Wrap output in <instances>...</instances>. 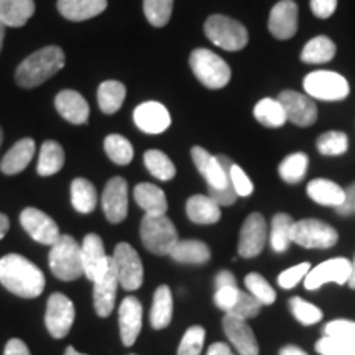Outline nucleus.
Wrapping results in <instances>:
<instances>
[{
    "instance_id": "45",
    "label": "nucleus",
    "mask_w": 355,
    "mask_h": 355,
    "mask_svg": "<svg viewBox=\"0 0 355 355\" xmlns=\"http://www.w3.org/2000/svg\"><path fill=\"white\" fill-rule=\"evenodd\" d=\"M204 339H206V331L202 326H191L184 332L181 339L180 347H178V355H199L202 350Z\"/></svg>"
},
{
    "instance_id": "27",
    "label": "nucleus",
    "mask_w": 355,
    "mask_h": 355,
    "mask_svg": "<svg viewBox=\"0 0 355 355\" xmlns=\"http://www.w3.org/2000/svg\"><path fill=\"white\" fill-rule=\"evenodd\" d=\"M133 198L145 214L150 216H163L166 214L168 202L166 196L162 188L152 183H140L133 189Z\"/></svg>"
},
{
    "instance_id": "9",
    "label": "nucleus",
    "mask_w": 355,
    "mask_h": 355,
    "mask_svg": "<svg viewBox=\"0 0 355 355\" xmlns=\"http://www.w3.org/2000/svg\"><path fill=\"white\" fill-rule=\"evenodd\" d=\"M339 235L337 230L326 222L318 219L295 220L291 232V242L304 248H331L334 247Z\"/></svg>"
},
{
    "instance_id": "18",
    "label": "nucleus",
    "mask_w": 355,
    "mask_h": 355,
    "mask_svg": "<svg viewBox=\"0 0 355 355\" xmlns=\"http://www.w3.org/2000/svg\"><path fill=\"white\" fill-rule=\"evenodd\" d=\"M92 283H94V308H96L97 316L109 318L115 308L117 288L121 286L114 259L110 260L107 272Z\"/></svg>"
},
{
    "instance_id": "26",
    "label": "nucleus",
    "mask_w": 355,
    "mask_h": 355,
    "mask_svg": "<svg viewBox=\"0 0 355 355\" xmlns=\"http://www.w3.org/2000/svg\"><path fill=\"white\" fill-rule=\"evenodd\" d=\"M186 214L194 224H216L220 219V206L211 196L194 194L186 202Z\"/></svg>"
},
{
    "instance_id": "14",
    "label": "nucleus",
    "mask_w": 355,
    "mask_h": 355,
    "mask_svg": "<svg viewBox=\"0 0 355 355\" xmlns=\"http://www.w3.org/2000/svg\"><path fill=\"white\" fill-rule=\"evenodd\" d=\"M279 104L286 114V121L298 127H309L316 122L318 107L313 97L301 94L296 91H283L278 96Z\"/></svg>"
},
{
    "instance_id": "53",
    "label": "nucleus",
    "mask_w": 355,
    "mask_h": 355,
    "mask_svg": "<svg viewBox=\"0 0 355 355\" xmlns=\"http://www.w3.org/2000/svg\"><path fill=\"white\" fill-rule=\"evenodd\" d=\"M345 191V199L339 207H336V212L339 216H352L355 214V183H352Z\"/></svg>"
},
{
    "instance_id": "19",
    "label": "nucleus",
    "mask_w": 355,
    "mask_h": 355,
    "mask_svg": "<svg viewBox=\"0 0 355 355\" xmlns=\"http://www.w3.org/2000/svg\"><path fill=\"white\" fill-rule=\"evenodd\" d=\"M133 122L141 132L150 133V135H158V133H163L171 125V115L165 105L150 101L144 102L133 110Z\"/></svg>"
},
{
    "instance_id": "59",
    "label": "nucleus",
    "mask_w": 355,
    "mask_h": 355,
    "mask_svg": "<svg viewBox=\"0 0 355 355\" xmlns=\"http://www.w3.org/2000/svg\"><path fill=\"white\" fill-rule=\"evenodd\" d=\"M6 28L7 26L0 21V51H2V46H3V38H6Z\"/></svg>"
},
{
    "instance_id": "11",
    "label": "nucleus",
    "mask_w": 355,
    "mask_h": 355,
    "mask_svg": "<svg viewBox=\"0 0 355 355\" xmlns=\"http://www.w3.org/2000/svg\"><path fill=\"white\" fill-rule=\"evenodd\" d=\"M74 316H76V311H74L73 301L63 293H53L48 300L46 314H44L48 332L55 339H64L73 327Z\"/></svg>"
},
{
    "instance_id": "25",
    "label": "nucleus",
    "mask_w": 355,
    "mask_h": 355,
    "mask_svg": "<svg viewBox=\"0 0 355 355\" xmlns=\"http://www.w3.org/2000/svg\"><path fill=\"white\" fill-rule=\"evenodd\" d=\"M35 141L32 139H21L12 146L0 162V170L3 175H19L30 165L35 157Z\"/></svg>"
},
{
    "instance_id": "30",
    "label": "nucleus",
    "mask_w": 355,
    "mask_h": 355,
    "mask_svg": "<svg viewBox=\"0 0 355 355\" xmlns=\"http://www.w3.org/2000/svg\"><path fill=\"white\" fill-rule=\"evenodd\" d=\"M308 196L321 206L339 207L345 199V191L331 180H313L308 184Z\"/></svg>"
},
{
    "instance_id": "7",
    "label": "nucleus",
    "mask_w": 355,
    "mask_h": 355,
    "mask_svg": "<svg viewBox=\"0 0 355 355\" xmlns=\"http://www.w3.org/2000/svg\"><path fill=\"white\" fill-rule=\"evenodd\" d=\"M204 32L216 46L225 51H239L248 43L245 26L225 15H211L204 24Z\"/></svg>"
},
{
    "instance_id": "37",
    "label": "nucleus",
    "mask_w": 355,
    "mask_h": 355,
    "mask_svg": "<svg viewBox=\"0 0 355 355\" xmlns=\"http://www.w3.org/2000/svg\"><path fill=\"white\" fill-rule=\"evenodd\" d=\"M293 225H295V220L291 216L283 214V212L273 216L272 229H270V243L277 254H282L290 247Z\"/></svg>"
},
{
    "instance_id": "36",
    "label": "nucleus",
    "mask_w": 355,
    "mask_h": 355,
    "mask_svg": "<svg viewBox=\"0 0 355 355\" xmlns=\"http://www.w3.org/2000/svg\"><path fill=\"white\" fill-rule=\"evenodd\" d=\"M254 115L261 125L270 127V128L283 127L288 122L285 109H283V105L279 104V101L270 99V97L259 101V104H257L254 109Z\"/></svg>"
},
{
    "instance_id": "40",
    "label": "nucleus",
    "mask_w": 355,
    "mask_h": 355,
    "mask_svg": "<svg viewBox=\"0 0 355 355\" xmlns=\"http://www.w3.org/2000/svg\"><path fill=\"white\" fill-rule=\"evenodd\" d=\"M104 148L107 157L117 165L125 166L133 159V146L125 137L112 133L104 140Z\"/></svg>"
},
{
    "instance_id": "56",
    "label": "nucleus",
    "mask_w": 355,
    "mask_h": 355,
    "mask_svg": "<svg viewBox=\"0 0 355 355\" xmlns=\"http://www.w3.org/2000/svg\"><path fill=\"white\" fill-rule=\"evenodd\" d=\"M207 355H234V352L230 350L227 344L216 343V344L211 345L209 350H207Z\"/></svg>"
},
{
    "instance_id": "39",
    "label": "nucleus",
    "mask_w": 355,
    "mask_h": 355,
    "mask_svg": "<svg viewBox=\"0 0 355 355\" xmlns=\"http://www.w3.org/2000/svg\"><path fill=\"white\" fill-rule=\"evenodd\" d=\"M144 163L150 175L157 178L159 181H170L176 175V166L171 162L170 157L159 150H148L144 155Z\"/></svg>"
},
{
    "instance_id": "33",
    "label": "nucleus",
    "mask_w": 355,
    "mask_h": 355,
    "mask_svg": "<svg viewBox=\"0 0 355 355\" xmlns=\"http://www.w3.org/2000/svg\"><path fill=\"white\" fill-rule=\"evenodd\" d=\"M64 166V150L58 141L48 140L42 145L37 171L40 176L56 175Z\"/></svg>"
},
{
    "instance_id": "29",
    "label": "nucleus",
    "mask_w": 355,
    "mask_h": 355,
    "mask_svg": "<svg viewBox=\"0 0 355 355\" xmlns=\"http://www.w3.org/2000/svg\"><path fill=\"white\" fill-rule=\"evenodd\" d=\"M173 319V295L166 285L157 288L153 295L152 309H150V324L153 329H165Z\"/></svg>"
},
{
    "instance_id": "3",
    "label": "nucleus",
    "mask_w": 355,
    "mask_h": 355,
    "mask_svg": "<svg viewBox=\"0 0 355 355\" xmlns=\"http://www.w3.org/2000/svg\"><path fill=\"white\" fill-rule=\"evenodd\" d=\"M64 63V51L60 46H44L21 61L15 71V81L20 87H37L63 69Z\"/></svg>"
},
{
    "instance_id": "22",
    "label": "nucleus",
    "mask_w": 355,
    "mask_h": 355,
    "mask_svg": "<svg viewBox=\"0 0 355 355\" xmlns=\"http://www.w3.org/2000/svg\"><path fill=\"white\" fill-rule=\"evenodd\" d=\"M222 326H224L227 339L237 349L239 355H259V343H257L254 331L247 321L225 314Z\"/></svg>"
},
{
    "instance_id": "54",
    "label": "nucleus",
    "mask_w": 355,
    "mask_h": 355,
    "mask_svg": "<svg viewBox=\"0 0 355 355\" xmlns=\"http://www.w3.org/2000/svg\"><path fill=\"white\" fill-rule=\"evenodd\" d=\"M3 355H30V350L26 347V344L20 339H10L6 344L3 349Z\"/></svg>"
},
{
    "instance_id": "10",
    "label": "nucleus",
    "mask_w": 355,
    "mask_h": 355,
    "mask_svg": "<svg viewBox=\"0 0 355 355\" xmlns=\"http://www.w3.org/2000/svg\"><path fill=\"white\" fill-rule=\"evenodd\" d=\"M114 263L117 268L119 283L123 290L135 291L144 283V263L130 243H119L114 250Z\"/></svg>"
},
{
    "instance_id": "44",
    "label": "nucleus",
    "mask_w": 355,
    "mask_h": 355,
    "mask_svg": "<svg viewBox=\"0 0 355 355\" xmlns=\"http://www.w3.org/2000/svg\"><path fill=\"white\" fill-rule=\"evenodd\" d=\"M290 309L295 314V318L301 324H304V326H313V324H316L322 319V311L318 306L311 304L303 298H298V296L290 300Z\"/></svg>"
},
{
    "instance_id": "63",
    "label": "nucleus",
    "mask_w": 355,
    "mask_h": 355,
    "mask_svg": "<svg viewBox=\"0 0 355 355\" xmlns=\"http://www.w3.org/2000/svg\"><path fill=\"white\" fill-rule=\"evenodd\" d=\"M132 355H133V354H132Z\"/></svg>"
},
{
    "instance_id": "57",
    "label": "nucleus",
    "mask_w": 355,
    "mask_h": 355,
    "mask_svg": "<svg viewBox=\"0 0 355 355\" xmlns=\"http://www.w3.org/2000/svg\"><path fill=\"white\" fill-rule=\"evenodd\" d=\"M279 355H308L303 349L296 347V345H286L279 350Z\"/></svg>"
},
{
    "instance_id": "23",
    "label": "nucleus",
    "mask_w": 355,
    "mask_h": 355,
    "mask_svg": "<svg viewBox=\"0 0 355 355\" xmlns=\"http://www.w3.org/2000/svg\"><path fill=\"white\" fill-rule=\"evenodd\" d=\"M56 110L61 117L74 125H83L89 121V104L78 91H61L55 97Z\"/></svg>"
},
{
    "instance_id": "17",
    "label": "nucleus",
    "mask_w": 355,
    "mask_h": 355,
    "mask_svg": "<svg viewBox=\"0 0 355 355\" xmlns=\"http://www.w3.org/2000/svg\"><path fill=\"white\" fill-rule=\"evenodd\" d=\"M266 237V220L265 217L254 212L250 214L243 222L242 230H241V241H239V255L243 259H254V257L260 255V252L263 250Z\"/></svg>"
},
{
    "instance_id": "2",
    "label": "nucleus",
    "mask_w": 355,
    "mask_h": 355,
    "mask_svg": "<svg viewBox=\"0 0 355 355\" xmlns=\"http://www.w3.org/2000/svg\"><path fill=\"white\" fill-rule=\"evenodd\" d=\"M0 283L20 298H37L44 290V275L25 257L8 254L0 259Z\"/></svg>"
},
{
    "instance_id": "6",
    "label": "nucleus",
    "mask_w": 355,
    "mask_h": 355,
    "mask_svg": "<svg viewBox=\"0 0 355 355\" xmlns=\"http://www.w3.org/2000/svg\"><path fill=\"white\" fill-rule=\"evenodd\" d=\"M189 66L199 83L209 89H222L227 86L230 76H232L229 64L220 56L206 48H198L191 53Z\"/></svg>"
},
{
    "instance_id": "42",
    "label": "nucleus",
    "mask_w": 355,
    "mask_h": 355,
    "mask_svg": "<svg viewBox=\"0 0 355 355\" xmlns=\"http://www.w3.org/2000/svg\"><path fill=\"white\" fill-rule=\"evenodd\" d=\"M144 12L150 25L162 28L171 19L173 0H144Z\"/></svg>"
},
{
    "instance_id": "31",
    "label": "nucleus",
    "mask_w": 355,
    "mask_h": 355,
    "mask_svg": "<svg viewBox=\"0 0 355 355\" xmlns=\"http://www.w3.org/2000/svg\"><path fill=\"white\" fill-rule=\"evenodd\" d=\"M170 257L180 263L202 265L211 259V250L201 241H178Z\"/></svg>"
},
{
    "instance_id": "50",
    "label": "nucleus",
    "mask_w": 355,
    "mask_h": 355,
    "mask_svg": "<svg viewBox=\"0 0 355 355\" xmlns=\"http://www.w3.org/2000/svg\"><path fill=\"white\" fill-rule=\"evenodd\" d=\"M230 183H232L237 196H250L254 193V183L252 180L245 175V171L242 170L239 165H230Z\"/></svg>"
},
{
    "instance_id": "60",
    "label": "nucleus",
    "mask_w": 355,
    "mask_h": 355,
    "mask_svg": "<svg viewBox=\"0 0 355 355\" xmlns=\"http://www.w3.org/2000/svg\"><path fill=\"white\" fill-rule=\"evenodd\" d=\"M349 286L352 288V290H355V261L352 263V275H350V278H349Z\"/></svg>"
},
{
    "instance_id": "5",
    "label": "nucleus",
    "mask_w": 355,
    "mask_h": 355,
    "mask_svg": "<svg viewBox=\"0 0 355 355\" xmlns=\"http://www.w3.org/2000/svg\"><path fill=\"white\" fill-rule=\"evenodd\" d=\"M140 239L150 254L170 255L173 247L180 241V235L166 214H145L140 224Z\"/></svg>"
},
{
    "instance_id": "20",
    "label": "nucleus",
    "mask_w": 355,
    "mask_h": 355,
    "mask_svg": "<svg viewBox=\"0 0 355 355\" xmlns=\"http://www.w3.org/2000/svg\"><path fill=\"white\" fill-rule=\"evenodd\" d=\"M141 321H144V308L139 298L127 296L119 306V326H121V337L125 347H132L137 337L140 336Z\"/></svg>"
},
{
    "instance_id": "24",
    "label": "nucleus",
    "mask_w": 355,
    "mask_h": 355,
    "mask_svg": "<svg viewBox=\"0 0 355 355\" xmlns=\"http://www.w3.org/2000/svg\"><path fill=\"white\" fill-rule=\"evenodd\" d=\"M107 0H58V12L71 21H84L101 15Z\"/></svg>"
},
{
    "instance_id": "48",
    "label": "nucleus",
    "mask_w": 355,
    "mask_h": 355,
    "mask_svg": "<svg viewBox=\"0 0 355 355\" xmlns=\"http://www.w3.org/2000/svg\"><path fill=\"white\" fill-rule=\"evenodd\" d=\"M316 350L321 355H355V347L336 337L324 336L316 343Z\"/></svg>"
},
{
    "instance_id": "38",
    "label": "nucleus",
    "mask_w": 355,
    "mask_h": 355,
    "mask_svg": "<svg viewBox=\"0 0 355 355\" xmlns=\"http://www.w3.org/2000/svg\"><path fill=\"white\" fill-rule=\"evenodd\" d=\"M309 158L306 153H293L288 155V157L279 163L278 173L282 176V180L288 184H296L300 181H303L306 176V171H308Z\"/></svg>"
},
{
    "instance_id": "35",
    "label": "nucleus",
    "mask_w": 355,
    "mask_h": 355,
    "mask_svg": "<svg viewBox=\"0 0 355 355\" xmlns=\"http://www.w3.org/2000/svg\"><path fill=\"white\" fill-rule=\"evenodd\" d=\"M336 55V44L327 37H316L309 40L301 51V60L308 64L329 63Z\"/></svg>"
},
{
    "instance_id": "52",
    "label": "nucleus",
    "mask_w": 355,
    "mask_h": 355,
    "mask_svg": "<svg viewBox=\"0 0 355 355\" xmlns=\"http://www.w3.org/2000/svg\"><path fill=\"white\" fill-rule=\"evenodd\" d=\"M337 8V0H311V10L318 19H329Z\"/></svg>"
},
{
    "instance_id": "51",
    "label": "nucleus",
    "mask_w": 355,
    "mask_h": 355,
    "mask_svg": "<svg viewBox=\"0 0 355 355\" xmlns=\"http://www.w3.org/2000/svg\"><path fill=\"white\" fill-rule=\"evenodd\" d=\"M241 291L242 290H239V286L219 288V290H216V295H214L216 306L227 314L229 311L234 308V304L237 303L239 296H241Z\"/></svg>"
},
{
    "instance_id": "4",
    "label": "nucleus",
    "mask_w": 355,
    "mask_h": 355,
    "mask_svg": "<svg viewBox=\"0 0 355 355\" xmlns=\"http://www.w3.org/2000/svg\"><path fill=\"white\" fill-rule=\"evenodd\" d=\"M50 268L61 282H74L79 277H84L81 245H78L74 237L61 234V237L53 243L50 250Z\"/></svg>"
},
{
    "instance_id": "61",
    "label": "nucleus",
    "mask_w": 355,
    "mask_h": 355,
    "mask_svg": "<svg viewBox=\"0 0 355 355\" xmlns=\"http://www.w3.org/2000/svg\"><path fill=\"white\" fill-rule=\"evenodd\" d=\"M64 355H86V354H81V352H78L76 349H74V347H71V345H69V347L66 349Z\"/></svg>"
},
{
    "instance_id": "1",
    "label": "nucleus",
    "mask_w": 355,
    "mask_h": 355,
    "mask_svg": "<svg viewBox=\"0 0 355 355\" xmlns=\"http://www.w3.org/2000/svg\"><path fill=\"white\" fill-rule=\"evenodd\" d=\"M194 165L201 173L207 184V196H211L219 206H232L237 201L232 183H230V162L225 155H211L202 146H193L191 150Z\"/></svg>"
},
{
    "instance_id": "12",
    "label": "nucleus",
    "mask_w": 355,
    "mask_h": 355,
    "mask_svg": "<svg viewBox=\"0 0 355 355\" xmlns=\"http://www.w3.org/2000/svg\"><path fill=\"white\" fill-rule=\"evenodd\" d=\"M20 224L25 232L43 245H53L61 237L60 227L50 216L37 207H26L20 214Z\"/></svg>"
},
{
    "instance_id": "46",
    "label": "nucleus",
    "mask_w": 355,
    "mask_h": 355,
    "mask_svg": "<svg viewBox=\"0 0 355 355\" xmlns=\"http://www.w3.org/2000/svg\"><path fill=\"white\" fill-rule=\"evenodd\" d=\"M261 306H263V304H261L257 298H254L250 293L241 291V296H239L237 303L234 304V308L230 309L227 314H229V316H234V318L243 319V321H248V319L255 318L257 314L260 313Z\"/></svg>"
},
{
    "instance_id": "34",
    "label": "nucleus",
    "mask_w": 355,
    "mask_h": 355,
    "mask_svg": "<svg viewBox=\"0 0 355 355\" xmlns=\"http://www.w3.org/2000/svg\"><path fill=\"white\" fill-rule=\"evenodd\" d=\"M71 202L73 207L81 214H89L96 209L97 193L94 184L86 178H76L71 183Z\"/></svg>"
},
{
    "instance_id": "28",
    "label": "nucleus",
    "mask_w": 355,
    "mask_h": 355,
    "mask_svg": "<svg viewBox=\"0 0 355 355\" xmlns=\"http://www.w3.org/2000/svg\"><path fill=\"white\" fill-rule=\"evenodd\" d=\"M33 0H0V21L6 26L19 28L33 17Z\"/></svg>"
},
{
    "instance_id": "15",
    "label": "nucleus",
    "mask_w": 355,
    "mask_h": 355,
    "mask_svg": "<svg viewBox=\"0 0 355 355\" xmlns=\"http://www.w3.org/2000/svg\"><path fill=\"white\" fill-rule=\"evenodd\" d=\"M81 259L84 277L91 282H96L107 272L112 257L105 254V247L102 239L97 234H87L81 245Z\"/></svg>"
},
{
    "instance_id": "62",
    "label": "nucleus",
    "mask_w": 355,
    "mask_h": 355,
    "mask_svg": "<svg viewBox=\"0 0 355 355\" xmlns=\"http://www.w3.org/2000/svg\"><path fill=\"white\" fill-rule=\"evenodd\" d=\"M2 140H3V133H2V128H0V145H2Z\"/></svg>"
},
{
    "instance_id": "16",
    "label": "nucleus",
    "mask_w": 355,
    "mask_h": 355,
    "mask_svg": "<svg viewBox=\"0 0 355 355\" xmlns=\"http://www.w3.org/2000/svg\"><path fill=\"white\" fill-rule=\"evenodd\" d=\"M102 209L110 224H119L128 212V186L121 176L109 180L102 193Z\"/></svg>"
},
{
    "instance_id": "55",
    "label": "nucleus",
    "mask_w": 355,
    "mask_h": 355,
    "mask_svg": "<svg viewBox=\"0 0 355 355\" xmlns=\"http://www.w3.org/2000/svg\"><path fill=\"white\" fill-rule=\"evenodd\" d=\"M214 285H216V290H219V288H224V286H237V279H235L232 272H229V270H222V272L217 273Z\"/></svg>"
},
{
    "instance_id": "58",
    "label": "nucleus",
    "mask_w": 355,
    "mask_h": 355,
    "mask_svg": "<svg viewBox=\"0 0 355 355\" xmlns=\"http://www.w3.org/2000/svg\"><path fill=\"white\" fill-rule=\"evenodd\" d=\"M8 227H10V220H8V217L6 214L0 212V241L6 237V234L8 232Z\"/></svg>"
},
{
    "instance_id": "21",
    "label": "nucleus",
    "mask_w": 355,
    "mask_h": 355,
    "mask_svg": "<svg viewBox=\"0 0 355 355\" xmlns=\"http://www.w3.org/2000/svg\"><path fill=\"white\" fill-rule=\"evenodd\" d=\"M270 33L278 40L295 37L298 30V6L293 0H282L272 8L268 19Z\"/></svg>"
},
{
    "instance_id": "8",
    "label": "nucleus",
    "mask_w": 355,
    "mask_h": 355,
    "mask_svg": "<svg viewBox=\"0 0 355 355\" xmlns=\"http://www.w3.org/2000/svg\"><path fill=\"white\" fill-rule=\"evenodd\" d=\"M304 91L309 97L319 101H343L349 96L350 87L347 79L334 71H314L303 81Z\"/></svg>"
},
{
    "instance_id": "49",
    "label": "nucleus",
    "mask_w": 355,
    "mask_h": 355,
    "mask_svg": "<svg viewBox=\"0 0 355 355\" xmlns=\"http://www.w3.org/2000/svg\"><path fill=\"white\" fill-rule=\"evenodd\" d=\"M309 270H311V265L308 263V261H303V263L291 266V268L285 270V272L279 275L278 285L282 288H285V290H291V288H295L300 282H303V279L306 278V275L309 273Z\"/></svg>"
},
{
    "instance_id": "47",
    "label": "nucleus",
    "mask_w": 355,
    "mask_h": 355,
    "mask_svg": "<svg viewBox=\"0 0 355 355\" xmlns=\"http://www.w3.org/2000/svg\"><path fill=\"white\" fill-rule=\"evenodd\" d=\"M324 336L336 337V339L344 340L355 347V322L347 321V319H337V321L326 324Z\"/></svg>"
},
{
    "instance_id": "41",
    "label": "nucleus",
    "mask_w": 355,
    "mask_h": 355,
    "mask_svg": "<svg viewBox=\"0 0 355 355\" xmlns=\"http://www.w3.org/2000/svg\"><path fill=\"white\" fill-rule=\"evenodd\" d=\"M316 145L319 153L324 157H339L347 152L349 139L343 132H326L319 137Z\"/></svg>"
},
{
    "instance_id": "13",
    "label": "nucleus",
    "mask_w": 355,
    "mask_h": 355,
    "mask_svg": "<svg viewBox=\"0 0 355 355\" xmlns=\"http://www.w3.org/2000/svg\"><path fill=\"white\" fill-rule=\"evenodd\" d=\"M350 275H352V263L347 259H331L309 270L304 278V286L306 290L314 291L329 282L344 285L349 282Z\"/></svg>"
},
{
    "instance_id": "32",
    "label": "nucleus",
    "mask_w": 355,
    "mask_h": 355,
    "mask_svg": "<svg viewBox=\"0 0 355 355\" xmlns=\"http://www.w3.org/2000/svg\"><path fill=\"white\" fill-rule=\"evenodd\" d=\"M127 89L119 81H104L97 89V102L104 114L112 115L121 110L123 101H125Z\"/></svg>"
},
{
    "instance_id": "43",
    "label": "nucleus",
    "mask_w": 355,
    "mask_h": 355,
    "mask_svg": "<svg viewBox=\"0 0 355 355\" xmlns=\"http://www.w3.org/2000/svg\"><path fill=\"white\" fill-rule=\"evenodd\" d=\"M245 286L248 293L259 300L261 304L270 306L277 300V293H275L272 285L260 273H248L245 277Z\"/></svg>"
}]
</instances>
